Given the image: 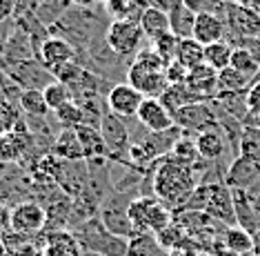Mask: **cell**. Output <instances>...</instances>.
I'll return each mask as SVG.
<instances>
[{
	"label": "cell",
	"instance_id": "1",
	"mask_svg": "<svg viewBox=\"0 0 260 256\" xmlns=\"http://www.w3.org/2000/svg\"><path fill=\"white\" fill-rule=\"evenodd\" d=\"M151 183H153V196L160 198L171 210H180L189 201L200 183L198 174L191 167L178 163L171 156L160 158L151 169Z\"/></svg>",
	"mask_w": 260,
	"mask_h": 256
},
{
	"label": "cell",
	"instance_id": "2",
	"mask_svg": "<svg viewBox=\"0 0 260 256\" xmlns=\"http://www.w3.org/2000/svg\"><path fill=\"white\" fill-rule=\"evenodd\" d=\"M165 67H167V63L158 56L153 47H143L129 63L127 82L138 89L145 98H160L165 89L169 87Z\"/></svg>",
	"mask_w": 260,
	"mask_h": 256
},
{
	"label": "cell",
	"instance_id": "3",
	"mask_svg": "<svg viewBox=\"0 0 260 256\" xmlns=\"http://www.w3.org/2000/svg\"><path fill=\"white\" fill-rule=\"evenodd\" d=\"M180 210H193L205 212L211 218H216L222 225H236V212H234V196L224 183H205L193 189L189 201Z\"/></svg>",
	"mask_w": 260,
	"mask_h": 256
},
{
	"label": "cell",
	"instance_id": "4",
	"mask_svg": "<svg viewBox=\"0 0 260 256\" xmlns=\"http://www.w3.org/2000/svg\"><path fill=\"white\" fill-rule=\"evenodd\" d=\"M129 221L136 234H160L174 223V212L156 196H138L129 205Z\"/></svg>",
	"mask_w": 260,
	"mask_h": 256
},
{
	"label": "cell",
	"instance_id": "5",
	"mask_svg": "<svg viewBox=\"0 0 260 256\" xmlns=\"http://www.w3.org/2000/svg\"><path fill=\"white\" fill-rule=\"evenodd\" d=\"M76 241L80 243L87 252H93L96 256H127L129 241L120 236L111 234V232L100 223L98 216L89 218L76 230Z\"/></svg>",
	"mask_w": 260,
	"mask_h": 256
},
{
	"label": "cell",
	"instance_id": "6",
	"mask_svg": "<svg viewBox=\"0 0 260 256\" xmlns=\"http://www.w3.org/2000/svg\"><path fill=\"white\" fill-rule=\"evenodd\" d=\"M105 40L107 45L111 47V51H116L118 56L122 58H136V53L143 49V43H145V34L140 29V22H134V20H111L107 32H105Z\"/></svg>",
	"mask_w": 260,
	"mask_h": 256
},
{
	"label": "cell",
	"instance_id": "7",
	"mask_svg": "<svg viewBox=\"0 0 260 256\" xmlns=\"http://www.w3.org/2000/svg\"><path fill=\"white\" fill-rule=\"evenodd\" d=\"M224 185L229 189H245L251 201L260 196V160L249 156H234L224 172Z\"/></svg>",
	"mask_w": 260,
	"mask_h": 256
},
{
	"label": "cell",
	"instance_id": "8",
	"mask_svg": "<svg viewBox=\"0 0 260 256\" xmlns=\"http://www.w3.org/2000/svg\"><path fill=\"white\" fill-rule=\"evenodd\" d=\"M100 134L105 138V145L109 150V158L114 163L127 165V156H129V147H132V132L127 127V121H122L120 116L107 111L100 123Z\"/></svg>",
	"mask_w": 260,
	"mask_h": 256
},
{
	"label": "cell",
	"instance_id": "9",
	"mask_svg": "<svg viewBox=\"0 0 260 256\" xmlns=\"http://www.w3.org/2000/svg\"><path fill=\"white\" fill-rule=\"evenodd\" d=\"M174 123L178 125L185 134H193V136L200 132H207V129L220 127L216 107L211 100H203V103H191V105L180 107L174 114Z\"/></svg>",
	"mask_w": 260,
	"mask_h": 256
},
{
	"label": "cell",
	"instance_id": "10",
	"mask_svg": "<svg viewBox=\"0 0 260 256\" xmlns=\"http://www.w3.org/2000/svg\"><path fill=\"white\" fill-rule=\"evenodd\" d=\"M222 18L227 25V36L234 38H260V14L251 7L224 0Z\"/></svg>",
	"mask_w": 260,
	"mask_h": 256
},
{
	"label": "cell",
	"instance_id": "11",
	"mask_svg": "<svg viewBox=\"0 0 260 256\" xmlns=\"http://www.w3.org/2000/svg\"><path fill=\"white\" fill-rule=\"evenodd\" d=\"M0 69L14 80L22 92H25V89H40V92H43L47 85H51V82L56 80L54 74H51L40 61H36V58L7 65V67H0Z\"/></svg>",
	"mask_w": 260,
	"mask_h": 256
},
{
	"label": "cell",
	"instance_id": "12",
	"mask_svg": "<svg viewBox=\"0 0 260 256\" xmlns=\"http://www.w3.org/2000/svg\"><path fill=\"white\" fill-rule=\"evenodd\" d=\"M105 100H107V109L111 114L120 116L122 121H129V118L138 116V109H140V105H143L145 96L136 87L129 85V82H116V85L109 89Z\"/></svg>",
	"mask_w": 260,
	"mask_h": 256
},
{
	"label": "cell",
	"instance_id": "13",
	"mask_svg": "<svg viewBox=\"0 0 260 256\" xmlns=\"http://www.w3.org/2000/svg\"><path fill=\"white\" fill-rule=\"evenodd\" d=\"M47 227V210L38 201H22L11 210V230L18 234H34Z\"/></svg>",
	"mask_w": 260,
	"mask_h": 256
},
{
	"label": "cell",
	"instance_id": "14",
	"mask_svg": "<svg viewBox=\"0 0 260 256\" xmlns=\"http://www.w3.org/2000/svg\"><path fill=\"white\" fill-rule=\"evenodd\" d=\"M76 58H78V51H76V47L72 43L51 36V38H47L45 45L40 47V53H38L36 61L43 63L51 74H56V71L62 69L64 65L76 63Z\"/></svg>",
	"mask_w": 260,
	"mask_h": 256
},
{
	"label": "cell",
	"instance_id": "15",
	"mask_svg": "<svg viewBox=\"0 0 260 256\" xmlns=\"http://www.w3.org/2000/svg\"><path fill=\"white\" fill-rule=\"evenodd\" d=\"M147 132H165V129L174 127V114L162 105L160 98H145L143 105L138 109V116H136Z\"/></svg>",
	"mask_w": 260,
	"mask_h": 256
},
{
	"label": "cell",
	"instance_id": "16",
	"mask_svg": "<svg viewBox=\"0 0 260 256\" xmlns=\"http://www.w3.org/2000/svg\"><path fill=\"white\" fill-rule=\"evenodd\" d=\"M185 87L198 100H214L218 96V71L205 63L198 65V67L189 69Z\"/></svg>",
	"mask_w": 260,
	"mask_h": 256
},
{
	"label": "cell",
	"instance_id": "17",
	"mask_svg": "<svg viewBox=\"0 0 260 256\" xmlns=\"http://www.w3.org/2000/svg\"><path fill=\"white\" fill-rule=\"evenodd\" d=\"M227 36V25H224V18L216 11H200L196 14V22H193V36L198 43L211 45L218 40H224Z\"/></svg>",
	"mask_w": 260,
	"mask_h": 256
},
{
	"label": "cell",
	"instance_id": "18",
	"mask_svg": "<svg viewBox=\"0 0 260 256\" xmlns=\"http://www.w3.org/2000/svg\"><path fill=\"white\" fill-rule=\"evenodd\" d=\"M196 145L203 160H209V163H216V160H222L224 152L229 150L227 140H224L222 129H207V132L196 134Z\"/></svg>",
	"mask_w": 260,
	"mask_h": 256
},
{
	"label": "cell",
	"instance_id": "19",
	"mask_svg": "<svg viewBox=\"0 0 260 256\" xmlns=\"http://www.w3.org/2000/svg\"><path fill=\"white\" fill-rule=\"evenodd\" d=\"M234 196V212H236V225H240L242 230H247L249 234L256 236L260 230V221L253 210V201L247 196L245 189H232Z\"/></svg>",
	"mask_w": 260,
	"mask_h": 256
},
{
	"label": "cell",
	"instance_id": "20",
	"mask_svg": "<svg viewBox=\"0 0 260 256\" xmlns=\"http://www.w3.org/2000/svg\"><path fill=\"white\" fill-rule=\"evenodd\" d=\"M222 243L229 256H247L256 245V236L242 230L240 225H229L222 230Z\"/></svg>",
	"mask_w": 260,
	"mask_h": 256
},
{
	"label": "cell",
	"instance_id": "21",
	"mask_svg": "<svg viewBox=\"0 0 260 256\" xmlns=\"http://www.w3.org/2000/svg\"><path fill=\"white\" fill-rule=\"evenodd\" d=\"M51 154L60 160H85V152L76 129H60L51 145Z\"/></svg>",
	"mask_w": 260,
	"mask_h": 256
},
{
	"label": "cell",
	"instance_id": "22",
	"mask_svg": "<svg viewBox=\"0 0 260 256\" xmlns=\"http://www.w3.org/2000/svg\"><path fill=\"white\" fill-rule=\"evenodd\" d=\"M76 134L80 138L82 152H85V160L91 158H109V150L105 145V138L98 127H89V125H80L76 127Z\"/></svg>",
	"mask_w": 260,
	"mask_h": 256
},
{
	"label": "cell",
	"instance_id": "23",
	"mask_svg": "<svg viewBox=\"0 0 260 256\" xmlns=\"http://www.w3.org/2000/svg\"><path fill=\"white\" fill-rule=\"evenodd\" d=\"M140 29H143L145 38L149 40H156L160 38L162 34L171 32L169 29V14H165V11L156 9V7H147L143 18H140Z\"/></svg>",
	"mask_w": 260,
	"mask_h": 256
},
{
	"label": "cell",
	"instance_id": "24",
	"mask_svg": "<svg viewBox=\"0 0 260 256\" xmlns=\"http://www.w3.org/2000/svg\"><path fill=\"white\" fill-rule=\"evenodd\" d=\"M253 78H249L247 74L234 69L232 65L218 71V92H229V94H245L249 92V87L253 85Z\"/></svg>",
	"mask_w": 260,
	"mask_h": 256
},
{
	"label": "cell",
	"instance_id": "25",
	"mask_svg": "<svg viewBox=\"0 0 260 256\" xmlns=\"http://www.w3.org/2000/svg\"><path fill=\"white\" fill-rule=\"evenodd\" d=\"M176 61L182 63L187 69H193L205 63V45L198 43L196 38H180L178 51H176Z\"/></svg>",
	"mask_w": 260,
	"mask_h": 256
},
{
	"label": "cell",
	"instance_id": "26",
	"mask_svg": "<svg viewBox=\"0 0 260 256\" xmlns=\"http://www.w3.org/2000/svg\"><path fill=\"white\" fill-rule=\"evenodd\" d=\"M193 22H196V14L191 9H187L185 5H178L174 11H169V29L178 38H191Z\"/></svg>",
	"mask_w": 260,
	"mask_h": 256
},
{
	"label": "cell",
	"instance_id": "27",
	"mask_svg": "<svg viewBox=\"0 0 260 256\" xmlns=\"http://www.w3.org/2000/svg\"><path fill=\"white\" fill-rule=\"evenodd\" d=\"M169 156L182 165H187V167H191V169L203 160V156H200V152H198V145H196V136L191 138V134L182 136V138L174 145V150H171Z\"/></svg>",
	"mask_w": 260,
	"mask_h": 256
},
{
	"label": "cell",
	"instance_id": "28",
	"mask_svg": "<svg viewBox=\"0 0 260 256\" xmlns=\"http://www.w3.org/2000/svg\"><path fill=\"white\" fill-rule=\"evenodd\" d=\"M232 53H234V45L229 43V40H218V43L205 45V65L220 71L224 67H229Z\"/></svg>",
	"mask_w": 260,
	"mask_h": 256
},
{
	"label": "cell",
	"instance_id": "29",
	"mask_svg": "<svg viewBox=\"0 0 260 256\" xmlns=\"http://www.w3.org/2000/svg\"><path fill=\"white\" fill-rule=\"evenodd\" d=\"M160 100H162V105L167 107L171 114H176V111H178L180 107H185V105L203 103V100H198L185 85H169L167 89H165V94L160 96Z\"/></svg>",
	"mask_w": 260,
	"mask_h": 256
},
{
	"label": "cell",
	"instance_id": "30",
	"mask_svg": "<svg viewBox=\"0 0 260 256\" xmlns=\"http://www.w3.org/2000/svg\"><path fill=\"white\" fill-rule=\"evenodd\" d=\"M18 107L27 116H49L51 114L49 105H47L40 89H25L18 98Z\"/></svg>",
	"mask_w": 260,
	"mask_h": 256
},
{
	"label": "cell",
	"instance_id": "31",
	"mask_svg": "<svg viewBox=\"0 0 260 256\" xmlns=\"http://www.w3.org/2000/svg\"><path fill=\"white\" fill-rule=\"evenodd\" d=\"M232 65L234 69L242 71V74H247L249 78L258 80L260 78V63L256 61V56H253L251 51L242 49V47H234V53H232Z\"/></svg>",
	"mask_w": 260,
	"mask_h": 256
},
{
	"label": "cell",
	"instance_id": "32",
	"mask_svg": "<svg viewBox=\"0 0 260 256\" xmlns=\"http://www.w3.org/2000/svg\"><path fill=\"white\" fill-rule=\"evenodd\" d=\"M56 116V125L58 129H76L82 125V111H80V105L69 100L64 103L62 107H58L56 111H51Z\"/></svg>",
	"mask_w": 260,
	"mask_h": 256
},
{
	"label": "cell",
	"instance_id": "33",
	"mask_svg": "<svg viewBox=\"0 0 260 256\" xmlns=\"http://www.w3.org/2000/svg\"><path fill=\"white\" fill-rule=\"evenodd\" d=\"M238 154L260 160V127H242Z\"/></svg>",
	"mask_w": 260,
	"mask_h": 256
},
{
	"label": "cell",
	"instance_id": "34",
	"mask_svg": "<svg viewBox=\"0 0 260 256\" xmlns=\"http://www.w3.org/2000/svg\"><path fill=\"white\" fill-rule=\"evenodd\" d=\"M43 96L47 100V105H49V109L56 111L58 107H62L64 103H69V100H72V92H69V87L64 85V82L54 80L51 85H47L43 89Z\"/></svg>",
	"mask_w": 260,
	"mask_h": 256
},
{
	"label": "cell",
	"instance_id": "35",
	"mask_svg": "<svg viewBox=\"0 0 260 256\" xmlns=\"http://www.w3.org/2000/svg\"><path fill=\"white\" fill-rule=\"evenodd\" d=\"M247 109L249 114L242 121L245 127H260V78L247 92Z\"/></svg>",
	"mask_w": 260,
	"mask_h": 256
},
{
	"label": "cell",
	"instance_id": "36",
	"mask_svg": "<svg viewBox=\"0 0 260 256\" xmlns=\"http://www.w3.org/2000/svg\"><path fill=\"white\" fill-rule=\"evenodd\" d=\"M178 43H180L178 36H174L171 32H167V34H162L160 38L151 40V47L156 49V53L162 58L165 63H171V61H176V51H178Z\"/></svg>",
	"mask_w": 260,
	"mask_h": 256
},
{
	"label": "cell",
	"instance_id": "37",
	"mask_svg": "<svg viewBox=\"0 0 260 256\" xmlns=\"http://www.w3.org/2000/svg\"><path fill=\"white\" fill-rule=\"evenodd\" d=\"M18 123H20L18 107H16L14 103H9V100L0 98V136L14 132Z\"/></svg>",
	"mask_w": 260,
	"mask_h": 256
},
{
	"label": "cell",
	"instance_id": "38",
	"mask_svg": "<svg viewBox=\"0 0 260 256\" xmlns=\"http://www.w3.org/2000/svg\"><path fill=\"white\" fill-rule=\"evenodd\" d=\"M187 74H189V69L178 61H171V63H167V67H165V76H167L169 85H185Z\"/></svg>",
	"mask_w": 260,
	"mask_h": 256
},
{
	"label": "cell",
	"instance_id": "39",
	"mask_svg": "<svg viewBox=\"0 0 260 256\" xmlns=\"http://www.w3.org/2000/svg\"><path fill=\"white\" fill-rule=\"evenodd\" d=\"M103 9L111 20H122L129 14V0H105Z\"/></svg>",
	"mask_w": 260,
	"mask_h": 256
},
{
	"label": "cell",
	"instance_id": "40",
	"mask_svg": "<svg viewBox=\"0 0 260 256\" xmlns=\"http://www.w3.org/2000/svg\"><path fill=\"white\" fill-rule=\"evenodd\" d=\"M7 230H11V210H9L7 203L0 201V234Z\"/></svg>",
	"mask_w": 260,
	"mask_h": 256
},
{
	"label": "cell",
	"instance_id": "41",
	"mask_svg": "<svg viewBox=\"0 0 260 256\" xmlns=\"http://www.w3.org/2000/svg\"><path fill=\"white\" fill-rule=\"evenodd\" d=\"M178 5H182V0H149V7H156V9L165 11V14L174 11Z\"/></svg>",
	"mask_w": 260,
	"mask_h": 256
},
{
	"label": "cell",
	"instance_id": "42",
	"mask_svg": "<svg viewBox=\"0 0 260 256\" xmlns=\"http://www.w3.org/2000/svg\"><path fill=\"white\" fill-rule=\"evenodd\" d=\"M69 3H72L74 7H78V9H91V7H96L100 0H69Z\"/></svg>",
	"mask_w": 260,
	"mask_h": 256
},
{
	"label": "cell",
	"instance_id": "43",
	"mask_svg": "<svg viewBox=\"0 0 260 256\" xmlns=\"http://www.w3.org/2000/svg\"><path fill=\"white\" fill-rule=\"evenodd\" d=\"M167 256H196V254L189 252V249H174V252H169Z\"/></svg>",
	"mask_w": 260,
	"mask_h": 256
},
{
	"label": "cell",
	"instance_id": "44",
	"mask_svg": "<svg viewBox=\"0 0 260 256\" xmlns=\"http://www.w3.org/2000/svg\"><path fill=\"white\" fill-rule=\"evenodd\" d=\"M247 256H260V243H256V245H253V249Z\"/></svg>",
	"mask_w": 260,
	"mask_h": 256
},
{
	"label": "cell",
	"instance_id": "45",
	"mask_svg": "<svg viewBox=\"0 0 260 256\" xmlns=\"http://www.w3.org/2000/svg\"><path fill=\"white\" fill-rule=\"evenodd\" d=\"M256 243H260V230H258V234H256Z\"/></svg>",
	"mask_w": 260,
	"mask_h": 256
},
{
	"label": "cell",
	"instance_id": "46",
	"mask_svg": "<svg viewBox=\"0 0 260 256\" xmlns=\"http://www.w3.org/2000/svg\"><path fill=\"white\" fill-rule=\"evenodd\" d=\"M100 3H105V0H100Z\"/></svg>",
	"mask_w": 260,
	"mask_h": 256
},
{
	"label": "cell",
	"instance_id": "47",
	"mask_svg": "<svg viewBox=\"0 0 260 256\" xmlns=\"http://www.w3.org/2000/svg\"><path fill=\"white\" fill-rule=\"evenodd\" d=\"M258 14H260V11H258Z\"/></svg>",
	"mask_w": 260,
	"mask_h": 256
}]
</instances>
